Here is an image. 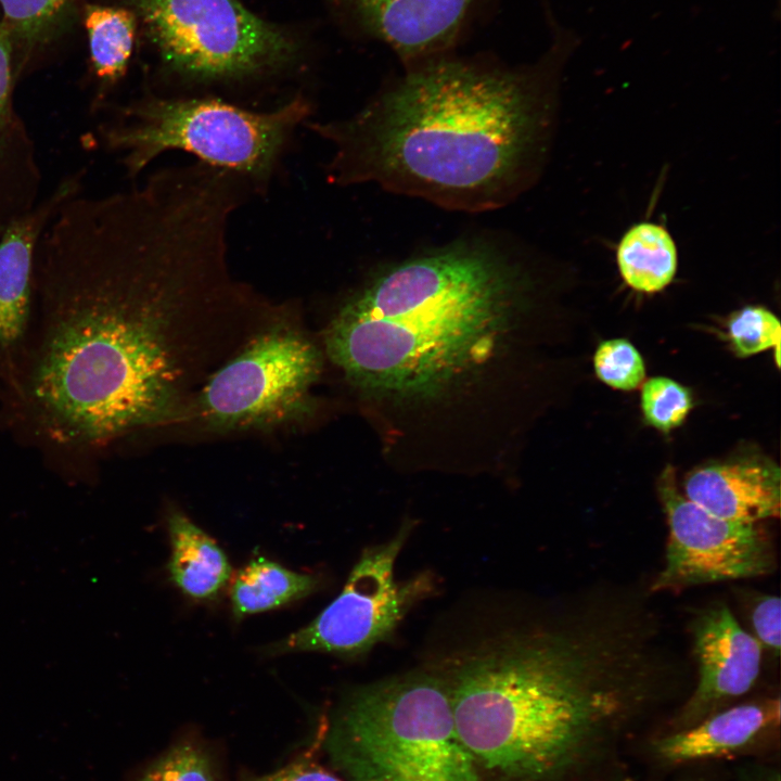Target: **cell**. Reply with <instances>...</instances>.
Returning a JSON list of instances; mask_svg holds the SVG:
<instances>
[{"label": "cell", "mask_w": 781, "mask_h": 781, "mask_svg": "<svg viewBox=\"0 0 781 781\" xmlns=\"http://www.w3.org/2000/svg\"><path fill=\"white\" fill-rule=\"evenodd\" d=\"M657 494L666 514L665 563L651 590H679L716 581L766 575L776 556L758 524L719 517L689 500L677 486L675 469L660 474Z\"/></svg>", "instance_id": "cell-10"}, {"label": "cell", "mask_w": 781, "mask_h": 781, "mask_svg": "<svg viewBox=\"0 0 781 781\" xmlns=\"http://www.w3.org/2000/svg\"><path fill=\"white\" fill-rule=\"evenodd\" d=\"M697 681L670 730L688 727L747 693L760 671L761 645L718 603L693 620Z\"/></svg>", "instance_id": "cell-11"}, {"label": "cell", "mask_w": 781, "mask_h": 781, "mask_svg": "<svg viewBox=\"0 0 781 781\" xmlns=\"http://www.w3.org/2000/svg\"><path fill=\"white\" fill-rule=\"evenodd\" d=\"M68 179L47 200L14 220L0 236V351L23 337L29 316L34 259L38 240L59 207L77 193Z\"/></svg>", "instance_id": "cell-14"}, {"label": "cell", "mask_w": 781, "mask_h": 781, "mask_svg": "<svg viewBox=\"0 0 781 781\" xmlns=\"http://www.w3.org/2000/svg\"><path fill=\"white\" fill-rule=\"evenodd\" d=\"M593 366L599 380L619 390L638 388L645 376L640 353L624 338L602 342L594 353Z\"/></svg>", "instance_id": "cell-24"}, {"label": "cell", "mask_w": 781, "mask_h": 781, "mask_svg": "<svg viewBox=\"0 0 781 781\" xmlns=\"http://www.w3.org/2000/svg\"><path fill=\"white\" fill-rule=\"evenodd\" d=\"M540 71L443 61L410 72L344 121L309 128L335 148L333 182L373 181L466 210L494 208L540 170L554 119Z\"/></svg>", "instance_id": "cell-3"}, {"label": "cell", "mask_w": 781, "mask_h": 781, "mask_svg": "<svg viewBox=\"0 0 781 781\" xmlns=\"http://www.w3.org/2000/svg\"><path fill=\"white\" fill-rule=\"evenodd\" d=\"M612 781H628L627 779L620 778V779H614Z\"/></svg>", "instance_id": "cell-29"}, {"label": "cell", "mask_w": 781, "mask_h": 781, "mask_svg": "<svg viewBox=\"0 0 781 781\" xmlns=\"http://www.w3.org/2000/svg\"><path fill=\"white\" fill-rule=\"evenodd\" d=\"M85 26L97 78L105 85L115 84L125 74L131 56L135 13L123 8L90 4L86 7Z\"/></svg>", "instance_id": "cell-20"}, {"label": "cell", "mask_w": 781, "mask_h": 781, "mask_svg": "<svg viewBox=\"0 0 781 781\" xmlns=\"http://www.w3.org/2000/svg\"><path fill=\"white\" fill-rule=\"evenodd\" d=\"M309 115L303 98L269 112L215 99H151L130 106L103 138L108 148L124 153L123 164L131 177L163 152L181 150L260 190L293 131Z\"/></svg>", "instance_id": "cell-6"}, {"label": "cell", "mask_w": 781, "mask_h": 781, "mask_svg": "<svg viewBox=\"0 0 781 781\" xmlns=\"http://www.w3.org/2000/svg\"><path fill=\"white\" fill-rule=\"evenodd\" d=\"M164 62L197 79L236 78L283 64L292 43L239 0H129Z\"/></svg>", "instance_id": "cell-8"}, {"label": "cell", "mask_w": 781, "mask_h": 781, "mask_svg": "<svg viewBox=\"0 0 781 781\" xmlns=\"http://www.w3.org/2000/svg\"><path fill=\"white\" fill-rule=\"evenodd\" d=\"M166 523L171 548L167 568L171 581L192 599H214L232 576L228 556L182 512L169 511Z\"/></svg>", "instance_id": "cell-17"}, {"label": "cell", "mask_w": 781, "mask_h": 781, "mask_svg": "<svg viewBox=\"0 0 781 781\" xmlns=\"http://www.w3.org/2000/svg\"><path fill=\"white\" fill-rule=\"evenodd\" d=\"M780 712L779 697L720 708L660 737L654 754L664 764L688 765L745 753L778 730Z\"/></svg>", "instance_id": "cell-13"}, {"label": "cell", "mask_w": 781, "mask_h": 781, "mask_svg": "<svg viewBox=\"0 0 781 781\" xmlns=\"http://www.w3.org/2000/svg\"><path fill=\"white\" fill-rule=\"evenodd\" d=\"M755 638L760 645L777 656L781 645V600L777 596L764 594L753 606L751 614Z\"/></svg>", "instance_id": "cell-26"}, {"label": "cell", "mask_w": 781, "mask_h": 781, "mask_svg": "<svg viewBox=\"0 0 781 781\" xmlns=\"http://www.w3.org/2000/svg\"><path fill=\"white\" fill-rule=\"evenodd\" d=\"M140 781H217L208 755L187 742L171 747L143 774Z\"/></svg>", "instance_id": "cell-25"}, {"label": "cell", "mask_w": 781, "mask_h": 781, "mask_svg": "<svg viewBox=\"0 0 781 781\" xmlns=\"http://www.w3.org/2000/svg\"><path fill=\"white\" fill-rule=\"evenodd\" d=\"M693 400L691 393L680 383L665 376L649 379L641 390V409L645 421L667 433L683 423Z\"/></svg>", "instance_id": "cell-22"}, {"label": "cell", "mask_w": 781, "mask_h": 781, "mask_svg": "<svg viewBox=\"0 0 781 781\" xmlns=\"http://www.w3.org/2000/svg\"><path fill=\"white\" fill-rule=\"evenodd\" d=\"M615 260L626 286L641 294L665 290L678 271V247L670 231L662 223L641 220L620 235Z\"/></svg>", "instance_id": "cell-18"}, {"label": "cell", "mask_w": 781, "mask_h": 781, "mask_svg": "<svg viewBox=\"0 0 781 781\" xmlns=\"http://www.w3.org/2000/svg\"><path fill=\"white\" fill-rule=\"evenodd\" d=\"M320 579L291 571L265 556L252 559L234 576L230 601L235 618L280 607L311 594Z\"/></svg>", "instance_id": "cell-19"}, {"label": "cell", "mask_w": 781, "mask_h": 781, "mask_svg": "<svg viewBox=\"0 0 781 781\" xmlns=\"http://www.w3.org/2000/svg\"><path fill=\"white\" fill-rule=\"evenodd\" d=\"M322 368L319 348L302 330L276 322L255 333L219 364L200 388L190 412L214 431L266 428L311 409Z\"/></svg>", "instance_id": "cell-7"}, {"label": "cell", "mask_w": 781, "mask_h": 781, "mask_svg": "<svg viewBox=\"0 0 781 781\" xmlns=\"http://www.w3.org/2000/svg\"><path fill=\"white\" fill-rule=\"evenodd\" d=\"M257 781H343L317 763L303 758Z\"/></svg>", "instance_id": "cell-27"}, {"label": "cell", "mask_w": 781, "mask_h": 781, "mask_svg": "<svg viewBox=\"0 0 781 781\" xmlns=\"http://www.w3.org/2000/svg\"><path fill=\"white\" fill-rule=\"evenodd\" d=\"M756 781H780V774L777 771H769L759 777Z\"/></svg>", "instance_id": "cell-28"}, {"label": "cell", "mask_w": 781, "mask_h": 781, "mask_svg": "<svg viewBox=\"0 0 781 781\" xmlns=\"http://www.w3.org/2000/svg\"><path fill=\"white\" fill-rule=\"evenodd\" d=\"M727 333L734 353L748 357L780 345L781 325L767 308L746 306L730 316Z\"/></svg>", "instance_id": "cell-23"}, {"label": "cell", "mask_w": 781, "mask_h": 781, "mask_svg": "<svg viewBox=\"0 0 781 781\" xmlns=\"http://www.w3.org/2000/svg\"><path fill=\"white\" fill-rule=\"evenodd\" d=\"M364 25L400 56L447 46L474 0H348Z\"/></svg>", "instance_id": "cell-15"}, {"label": "cell", "mask_w": 781, "mask_h": 781, "mask_svg": "<svg viewBox=\"0 0 781 781\" xmlns=\"http://www.w3.org/2000/svg\"><path fill=\"white\" fill-rule=\"evenodd\" d=\"M411 530L406 523L387 542L367 548L341 593L309 624L268 645L265 652L355 657L387 639L408 611L435 589L430 573L404 581L395 579V562Z\"/></svg>", "instance_id": "cell-9"}, {"label": "cell", "mask_w": 781, "mask_h": 781, "mask_svg": "<svg viewBox=\"0 0 781 781\" xmlns=\"http://www.w3.org/2000/svg\"><path fill=\"white\" fill-rule=\"evenodd\" d=\"M323 738L343 781H484L456 729L445 675L407 674L356 688Z\"/></svg>", "instance_id": "cell-5"}, {"label": "cell", "mask_w": 781, "mask_h": 781, "mask_svg": "<svg viewBox=\"0 0 781 781\" xmlns=\"http://www.w3.org/2000/svg\"><path fill=\"white\" fill-rule=\"evenodd\" d=\"M642 625L585 613L489 643L445 675L484 781H575L599 764L661 677Z\"/></svg>", "instance_id": "cell-2"}, {"label": "cell", "mask_w": 781, "mask_h": 781, "mask_svg": "<svg viewBox=\"0 0 781 781\" xmlns=\"http://www.w3.org/2000/svg\"><path fill=\"white\" fill-rule=\"evenodd\" d=\"M532 276L486 241H458L382 269L324 335L366 397L407 408L471 396L512 359Z\"/></svg>", "instance_id": "cell-4"}, {"label": "cell", "mask_w": 781, "mask_h": 781, "mask_svg": "<svg viewBox=\"0 0 781 781\" xmlns=\"http://www.w3.org/2000/svg\"><path fill=\"white\" fill-rule=\"evenodd\" d=\"M13 46L0 23V236L36 206L40 172L35 146L12 101Z\"/></svg>", "instance_id": "cell-16"}, {"label": "cell", "mask_w": 781, "mask_h": 781, "mask_svg": "<svg viewBox=\"0 0 781 781\" xmlns=\"http://www.w3.org/2000/svg\"><path fill=\"white\" fill-rule=\"evenodd\" d=\"M244 200L197 163L59 207L35 252L44 327L29 382L56 438L98 444L190 417L234 321L259 307L228 264Z\"/></svg>", "instance_id": "cell-1"}, {"label": "cell", "mask_w": 781, "mask_h": 781, "mask_svg": "<svg viewBox=\"0 0 781 781\" xmlns=\"http://www.w3.org/2000/svg\"><path fill=\"white\" fill-rule=\"evenodd\" d=\"M681 491L701 508L729 521L758 524L780 516V468L764 457L697 466L684 476Z\"/></svg>", "instance_id": "cell-12"}, {"label": "cell", "mask_w": 781, "mask_h": 781, "mask_svg": "<svg viewBox=\"0 0 781 781\" xmlns=\"http://www.w3.org/2000/svg\"><path fill=\"white\" fill-rule=\"evenodd\" d=\"M73 0H0L1 24L25 49L47 40L67 17Z\"/></svg>", "instance_id": "cell-21"}]
</instances>
